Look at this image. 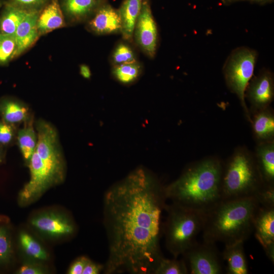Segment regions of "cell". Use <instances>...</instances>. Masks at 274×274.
<instances>
[{
    "label": "cell",
    "mask_w": 274,
    "mask_h": 274,
    "mask_svg": "<svg viewBox=\"0 0 274 274\" xmlns=\"http://www.w3.org/2000/svg\"><path fill=\"white\" fill-rule=\"evenodd\" d=\"M48 0H9L6 4L27 11H41Z\"/></svg>",
    "instance_id": "31"
},
{
    "label": "cell",
    "mask_w": 274,
    "mask_h": 274,
    "mask_svg": "<svg viewBox=\"0 0 274 274\" xmlns=\"http://www.w3.org/2000/svg\"><path fill=\"white\" fill-rule=\"evenodd\" d=\"M17 273L19 274H42L44 273V270L38 265L25 264L20 267Z\"/></svg>",
    "instance_id": "34"
},
{
    "label": "cell",
    "mask_w": 274,
    "mask_h": 274,
    "mask_svg": "<svg viewBox=\"0 0 274 274\" xmlns=\"http://www.w3.org/2000/svg\"><path fill=\"white\" fill-rule=\"evenodd\" d=\"M109 256L107 274H153L163 257L160 239L166 198L155 176L139 166L111 186L104 196Z\"/></svg>",
    "instance_id": "1"
},
{
    "label": "cell",
    "mask_w": 274,
    "mask_h": 274,
    "mask_svg": "<svg viewBox=\"0 0 274 274\" xmlns=\"http://www.w3.org/2000/svg\"><path fill=\"white\" fill-rule=\"evenodd\" d=\"M167 212L162 225L166 248L175 258L182 255L202 231L205 213L172 203L166 204Z\"/></svg>",
    "instance_id": "5"
},
{
    "label": "cell",
    "mask_w": 274,
    "mask_h": 274,
    "mask_svg": "<svg viewBox=\"0 0 274 274\" xmlns=\"http://www.w3.org/2000/svg\"><path fill=\"white\" fill-rule=\"evenodd\" d=\"M31 224L40 232L52 237L70 235L75 230L74 224L65 216L52 212L36 216Z\"/></svg>",
    "instance_id": "13"
},
{
    "label": "cell",
    "mask_w": 274,
    "mask_h": 274,
    "mask_svg": "<svg viewBox=\"0 0 274 274\" xmlns=\"http://www.w3.org/2000/svg\"><path fill=\"white\" fill-rule=\"evenodd\" d=\"M30 12L6 3L0 17V33L14 35L20 22Z\"/></svg>",
    "instance_id": "22"
},
{
    "label": "cell",
    "mask_w": 274,
    "mask_h": 274,
    "mask_svg": "<svg viewBox=\"0 0 274 274\" xmlns=\"http://www.w3.org/2000/svg\"><path fill=\"white\" fill-rule=\"evenodd\" d=\"M99 0H62V8L72 20L79 21L98 9Z\"/></svg>",
    "instance_id": "21"
},
{
    "label": "cell",
    "mask_w": 274,
    "mask_h": 274,
    "mask_svg": "<svg viewBox=\"0 0 274 274\" xmlns=\"http://www.w3.org/2000/svg\"><path fill=\"white\" fill-rule=\"evenodd\" d=\"M88 259L85 256H81L77 258L71 265L68 273L82 274L84 268Z\"/></svg>",
    "instance_id": "33"
},
{
    "label": "cell",
    "mask_w": 274,
    "mask_h": 274,
    "mask_svg": "<svg viewBox=\"0 0 274 274\" xmlns=\"http://www.w3.org/2000/svg\"><path fill=\"white\" fill-rule=\"evenodd\" d=\"M142 3V0H125L118 10L121 20V33L126 40L132 39Z\"/></svg>",
    "instance_id": "18"
},
{
    "label": "cell",
    "mask_w": 274,
    "mask_h": 274,
    "mask_svg": "<svg viewBox=\"0 0 274 274\" xmlns=\"http://www.w3.org/2000/svg\"><path fill=\"white\" fill-rule=\"evenodd\" d=\"M244 242L224 245L221 253L223 260L226 262V273L228 274H248V263L244 247Z\"/></svg>",
    "instance_id": "16"
},
{
    "label": "cell",
    "mask_w": 274,
    "mask_h": 274,
    "mask_svg": "<svg viewBox=\"0 0 274 274\" xmlns=\"http://www.w3.org/2000/svg\"><path fill=\"white\" fill-rule=\"evenodd\" d=\"M1 145H0V162L2 161V150L1 148Z\"/></svg>",
    "instance_id": "38"
},
{
    "label": "cell",
    "mask_w": 274,
    "mask_h": 274,
    "mask_svg": "<svg viewBox=\"0 0 274 274\" xmlns=\"http://www.w3.org/2000/svg\"><path fill=\"white\" fill-rule=\"evenodd\" d=\"M80 73L82 76L85 79H89L91 75L89 67L85 64L81 65Z\"/></svg>",
    "instance_id": "37"
},
{
    "label": "cell",
    "mask_w": 274,
    "mask_h": 274,
    "mask_svg": "<svg viewBox=\"0 0 274 274\" xmlns=\"http://www.w3.org/2000/svg\"><path fill=\"white\" fill-rule=\"evenodd\" d=\"M30 179L21 191V202H28L39 197L49 187L62 179L49 168L35 151L28 161Z\"/></svg>",
    "instance_id": "9"
},
{
    "label": "cell",
    "mask_w": 274,
    "mask_h": 274,
    "mask_svg": "<svg viewBox=\"0 0 274 274\" xmlns=\"http://www.w3.org/2000/svg\"><path fill=\"white\" fill-rule=\"evenodd\" d=\"M136 43L149 57L156 53L158 31L148 0H142V6L134 29Z\"/></svg>",
    "instance_id": "10"
},
{
    "label": "cell",
    "mask_w": 274,
    "mask_h": 274,
    "mask_svg": "<svg viewBox=\"0 0 274 274\" xmlns=\"http://www.w3.org/2000/svg\"><path fill=\"white\" fill-rule=\"evenodd\" d=\"M221 2L224 5H229L232 4L242 1H248L251 3H257L260 5H264L270 3L273 0H221Z\"/></svg>",
    "instance_id": "36"
},
{
    "label": "cell",
    "mask_w": 274,
    "mask_h": 274,
    "mask_svg": "<svg viewBox=\"0 0 274 274\" xmlns=\"http://www.w3.org/2000/svg\"><path fill=\"white\" fill-rule=\"evenodd\" d=\"M88 26L93 32L98 35L120 33L121 20L119 11L109 5H104L97 9Z\"/></svg>",
    "instance_id": "14"
},
{
    "label": "cell",
    "mask_w": 274,
    "mask_h": 274,
    "mask_svg": "<svg viewBox=\"0 0 274 274\" xmlns=\"http://www.w3.org/2000/svg\"><path fill=\"white\" fill-rule=\"evenodd\" d=\"M254 235L266 256L274 262V206L259 205L254 220Z\"/></svg>",
    "instance_id": "11"
},
{
    "label": "cell",
    "mask_w": 274,
    "mask_h": 274,
    "mask_svg": "<svg viewBox=\"0 0 274 274\" xmlns=\"http://www.w3.org/2000/svg\"><path fill=\"white\" fill-rule=\"evenodd\" d=\"M65 24L63 14L57 0H53L40 12L37 20L40 35H44Z\"/></svg>",
    "instance_id": "17"
},
{
    "label": "cell",
    "mask_w": 274,
    "mask_h": 274,
    "mask_svg": "<svg viewBox=\"0 0 274 274\" xmlns=\"http://www.w3.org/2000/svg\"><path fill=\"white\" fill-rule=\"evenodd\" d=\"M10 236L6 227L0 225V263L8 261L12 255Z\"/></svg>",
    "instance_id": "30"
},
{
    "label": "cell",
    "mask_w": 274,
    "mask_h": 274,
    "mask_svg": "<svg viewBox=\"0 0 274 274\" xmlns=\"http://www.w3.org/2000/svg\"><path fill=\"white\" fill-rule=\"evenodd\" d=\"M112 60L115 66L136 61L133 50L124 43L119 44L115 48L113 53Z\"/></svg>",
    "instance_id": "29"
},
{
    "label": "cell",
    "mask_w": 274,
    "mask_h": 274,
    "mask_svg": "<svg viewBox=\"0 0 274 274\" xmlns=\"http://www.w3.org/2000/svg\"><path fill=\"white\" fill-rule=\"evenodd\" d=\"M104 269V267L99 264L95 263L88 259L87 262L82 274H98Z\"/></svg>",
    "instance_id": "35"
},
{
    "label": "cell",
    "mask_w": 274,
    "mask_h": 274,
    "mask_svg": "<svg viewBox=\"0 0 274 274\" xmlns=\"http://www.w3.org/2000/svg\"><path fill=\"white\" fill-rule=\"evenodd\" d=\"M17 141L24 159L29 161L35 152L37 143V135L31 121L26 122L17 133Z\"/></svg>",
    "instance_id": "23"
},
{
    "label": "cell",
    "mask_w": 274,
    "mask_h": 274,
    "mask_svg": "<svg viewBox=\"0 0 274 274\" xmlns=\"http://www.w3.org/2000/svg\"><path fill=\"white\" fill-rule=\"evenodd\" d=\"M21 246L25 253L35 259L45 260L48 255L41 245L31 235L25 232H21L19 235Z\"/></svg>",
    "instance_id": "27"
},
{
    "label": "cell",
    "mask_w": 274,
    "mask_h": 274,
    "mask_svg": "<svg viewBox=\"0 0 274 274\" xmlns=\"http://www.w3.org/2000/svg\"><path fill=\"white\" fill-rule=\"evenodd\" d=\"M28 109L18 101L5 99L0 102V117L5 122L12 125L27 119Z\"/></svg>",
    "instance_id": "20"
},
{
    "label": "cell",
    "mask_w": 274,
    "mask_h": 274,
    "mask_svg": "<svg viewBox=\"0 0 274 274\" xmlns=\"http://www.w3.org/2000/svg\"><path fill=\"white\" fill-rule=\"evenodd\" d=\"M257 56L255 50L246 47H238L231 52L223 66L228 88L236 94L247 112L245 91L253 76Z\"/></svg>",
    "instance_id": "6"
},
{
    "label": "cell",
    "mask_w": 274,
    "mask_h": 274,
    "mask_svg": "<svg viewBox=\"0 0 274 274\" xmlns=\"http://www.w3.org/2000/svg\"><path fill=\"white\" fill-rule=\"evenodd\" d=\"M191 274H221L223 272L221 254L216 244L195 242L182 255Z\"/></svg>",
    "instance_id": "7"
},
{
    "label": "cell",
    "mask_w": 274,
    "mask_h": 274,
    "mask_svg": "<svg viewBox=\"0 0 274 274\" xmlns=\"http://www.w3.org/2000/svg\"><path fill=\"white\" fill-rule=\"evenodd\" d=\"M41 11L30 12L18 25L14 33L17 46L15 57L30 48L38 39L37 20Z\"/></svg>",
    "instance_id": "15"
},
{
    "label": "cell",
    "mask_w": 274,
    "mask_h": 274,
    "mask_svg": "<svg viewBox=\"0 0 274 274\" xmlns=\"http://www.w3.org/2000/svg\"><path fill=\"white\" fill-rule=\"evenodd\" d=\"M36 129L37 143L35 151L45 164L63 179V162L55 128L48 122L39 121Z\"/></svg>",
    "instance_id": "8"
},
{
    "label": "cell",
    "mask_w": 274,
    "mask_h": 274,
    "mask_svg": "<svg viewBox=\"0 0 274 274\" xmlns=\"http://www.w3.org/2000/svg\"><path fill=\"white\" fill-rule=\"evenodd\" d=\"M1 6H2V1H1V0H0V8H1Z\"/></svg>",
    "instance_id": "39"
},
{
    "label": "cell",
    "mask_w": 274,
    "mask_h": 274,
    "mask_svg": "<svg viewBox=\"0 0 274 274\" xmlns=\"http://www.w3.org/2000/svg\"><path fill=\"white\" fill-rule=\"evenodd\" d=\"M222 165L216 159L195 163L164 186L165 197L172 203L206 214L222 200Z\"/></svg>",
    "instance_id": "2"
},
{
    "label": "cell",
    "mask_w": 274,
    "mask_h": 274,
    "mask_svg": "<svg viewBox=\"0 0 274 274\" xmlns=\"http://www.w3.org/2000/svg\"><path fill=\"white\" fill-rule=\"evenodd\" d=\"M188 266L184 259H172L163 257L155 268L153 274H187Z\"/></svg>",
    "instance_id": "26"
},
{
    "label": "cell",
    "mask_w": 274,
    "mask_h": 274,
    "mask_svg": "<svg viewBox=\"0 0 274 274\" xmlns=\"http://www.w3.org/2000/svg\"><path fill=\"white\" fill-rule=\"evenodd\" d=\"M15 136L14 125L0 119V145L7 146L13 140Z\"/></svg>",
    "instance_id": "32"
},
{
    "label": "cell",
    "mask_w": 274,
    "mask_h": 274,
    "mask_svg": "<svg viewBox=\"0 0 274 274\" xmlns=\"http://www.w3.org/2000/svg\"><path fill=\"white\" fill-rule=\"evenodd\" d=\"M253 129L256 136L266 140L273 137L274 134V117L266 111L258 113L253 121Z\"/></svg>",
    "instance_id": "24"
},
{
    "label": "cell",
    "mask_w": 274,
    "mask_h": 274,
    "mask_svg": "<svg viewBox=\"0 0 274 274\" xmlns=\"http://www.w3.org/2000/svg\"><path fill=\"white\" fill-rule=\"evenodd\" d=\"M245 94L252 105L256 108L266 107L274 95L273 78L268 70L263 69L249 83Z\"/></svg>",
    "instance_id": "12"
},
{
    "label": "cell",
    "mask_w": 274,
    "mask_h": 274,
    "mask_svg": "<svg viewBox=\"0 0 274 274\" xmlns=\"http://www.w3.org/2000/svg\"><path fill=\"white\" fill-rule=\"evenodd\" d=\"M259 205L254 197L221 200L205 214L203 241L224 245L245 242L253 232Z\"/></svg>",
    "instance_id": "3"
},
{
    "label": "cell",
    "mask_w": 274,
    "mask_h": 274,
    "mask_svg": "<svg viewBox=\"0 0 274 274\" xmlns=\"http://www.w3.org/2000/svg\"><path fill=\"white\" fill-rule=\"evenodd\" d=\"M141 73V66L137 61L116 65L112 70L114 77L120 83L128 85L135 82Z\"/></svg>",
    "instance_id": "25"
},
{
    "label": "cell",
    "mask_w": 274,
    "mask_h": 274,
    "mask_svg": "<svg viewBox=\"0 0 274 274\" xmlns=\"http://www.w3.org/2000/svg\"><path fill=\"white\" fill-rule=\"evenodd\" d=\"M257 164L264 184L273 186L274 146L272 143L261 145L257 150Z\"/></svg>",
    "instance_id": "19"
},
{
    "label": "cell",
    "mask_w": 274,
    "mask_h": 274,
    "mask_svg": "<svg viewBox=\"0 0 274 274\" xmlns=\"http://www.w3.org/2000/svg\"><path fill=\"white\" fill-rule=\"evenodd\" d=\"M267 187L269 186L264 184L257 163L245 153L237 152L224 169L222 168V200L251 197L258 199Z\"/></svg>",
    "instance_id": "4"
},
{
    "label": "cell",
    "mask_w": 274,
    "mask_h": 274,
    "mask_svg": "<svg viewBox=\"0 0 274 274\" xmlns=\"http://www.w3.org/2000/svg\"><path fill=\"white\" fill-rule=\"evenodd\" d=\"M16 42L14 35L0 33V64L8 63L15 57Z\"/></svg>",
    "instance_id": "28"
}]
</instances>
